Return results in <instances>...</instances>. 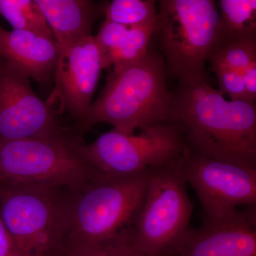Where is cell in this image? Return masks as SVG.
<instances>
[{
  "label": "cell",
  "instance_id": "obj_5",
  "mask_svg": "<svg viewBox=\"0 0 256 256\" xmlns=\"http://www.w3.org/2000/svg\"><path fill=\"white\" fill-rule=\"evenodd\" d=\"M80 134L0 142V184L78 188L100 174L88 156Z\"/></svg>",
  "mask_w": 256,
  "mask_h": 256
},
{
  "label": "cell",
  "instance_id": "obj_11",
  "mask_svg": "<svg viewBox=\"0 0 256 256\" xmlns=\"http://www.w3.org/2000/svg\"><path fill=\"white\" fill-rule=\"evenodd\" d=\"M104 60L95 36L60 47L54 70L55 88L46 102H60L58 114L67 112L78 122L92 104Z\"/></svg>",
  "mask_w": 256,
  "mask_h": 256
},
{
  "label": "cell",
  "instance_id": "obj_2",
  "mask_svg": "<svg viewBox=\"0 0 256 256\" xmlns=\"http://www.w3.org/2000/svg\"><path fill=\"white\" fill-rule=\"evenodd\" d=\"M170 92L164 58L149 48L141 60L114 68L104 90L76 124L79 132L108 124L124 134H133L169 122Z\"/></svg>",
  "mask_w": 256,
  "mask_h": 256
},
{
  "label": "cell",
  "instance_id": "obj_17",
  "mask_svg": "<svg viewBox=\"0 0 256 256\" xmlns=\"http://www.w3.org/2000/svg\"><path fill=\"white\" fill-rule=\"evenodd\" d=\"M156 22V20L148 24L129 28L119 46L106 57V68H118L142 58L149 50Z\"/></svg>",
  "mask_w": 256,
  "mask_h": 256
},
{
  "label": "cell",
  "instance_id": "obj_8",
  "mask_svg": "<svg viewBox=\"0 0 256 256\" xmlns=\"http://www.w3.org/2000/svg\"><path fill=\"white\" fill-rule=\"evenodd\" d=\"M181 132L170 122L156 124L139 134L112 129L86 146L92 165L104 174L134 175L165 166L186 148Z\"/></svg>",
  "mask_w": 256,
  "mask_h": 256
},
{
  "label": "cell",
  "instance_id": "obj_21",
  "mask_svg": "<svg viewBox=\"0 0 256 256\" xmlns=\"http://www.w3.org/2000/svg\"><path fill=\"white\" fill-rule=\"evenodd\" d=\"M218 79L220 92L226 94L232 100H249L242 72L234 69L225 68H212Z\"/></svg>",
  "mask_w": 256,
  "mask_h": 256
},
{
  "label": "cell",
  "instance_id": "obj_23",
  "mask_svg": "<svg viewBox=\"0 0 256 256\" xmlns=\"http://www.w3.org/2000/svg\"><path fill=\"white\" fill-rule=\"evenodd\" d=\"M0 256H23L0 216Z\"/></svg>",
  "mask_w": 256,
  "mask_h": 256
},
{
  "label": "cell",
  "instance_id": "obj_3",
  "mask_svg": "<svg viewBox=\"0 0 256 256\" xmlns=\"http://www.w3.org/2000/svg\"><path fill=\"white\" fill-rule=\"evenodd\" d=\"M151 172L126 176L100 173L78 188H70L65 250L131 240Z\"/></svg>",
  "mask_w": 256,
  "mask_h": 256
},
{
  "label": "cell",
  "instance_id": "obj_20",
  "mask_svg": "<svg viewBox=\"0 0 256 256\" xmlns=\"http://www.w3.org/2000/svg\"><path fill=\"white\" fill-rule=\"evenodd\" d=\"M62 256H143L133 248L130 239L106 244H89L68 248Z\"/></svg>",
  "mask_w": 256,
  "mask_h": 256
},
{
  "label": "cell",
  "instance_id": "obj_19",
  "mask_svg": "<svg viewBox=\"0 0 256 256\" xmlns=\"http://www.w3.org/2000/svg\"><path fill=\"white\" fill-rule=\"evenodd\" d=\"M208 60L212 68H230L242 72L256 62V38L238 40L216 47Z\"/></svg>",
  "mask_w": 256,
  "mask_h": 256
},
{
  "label": "cell",
  "instance_id": "obj_22",
  "mask_svg": "<svg viewBox=\"0 0 256 256\" xmlns=\"http://www.w3.org/2000/svg\"><path fill=\"white\" fill-rule=\"evenodd\" d=\"M128 30L129 28L124 25L108 20L101 25L95 40L102 54L104 68H106V57L119 46L127 34Z\"/></svg>",
  "mask_w": 256,
  "mask_h": 256
},
{
  "label": "cell",
  "instance_id": "obj_9",
  "mask_svg": "<svg viewBox=\"0 0 256 256\" xmlns=\"http://www.w3.org/2000/svg\"><path fill=\"white\" fill-rule=\"evenodd\" d=\"M178 160L201 202L203 220H220L238 206L256 205V170L200 156L186 146Z\"/></svg>",
  "mask_w": 256,
  "mask_h": 256
},
{
  "label": "cell",
  "instance_id": "obj_4",
  "mask_svg": "<svg viewBox=\"0 0 256 256\" xmlns=\"http://www.w3.org/2000/svg\"><path fill=\"white\" fill-rule=\"evenodd\" d=\"M154 35L166 78L178 84L208 80L206 60L220 45V14L212 0H160Z\"/></svg>",
  "mask_w": 256,
  "mask_h": 256
},
{
  "label": "cell",
  "instance_id": "obj_7",
  "mask_svg": "<svg viewBox=\"0 0 256 256\" xmlns=\"http://www.w3.org/2000/svg\"><path fill=\"white\" fill-rule=\"evenodd\" d=\"M178 159L152 170L131 238L143 256H171L190 227L194 204Z\"/></svg>",
  "mask_w": 256,
  "mask_h": 256
},
{
  "label": "cell",
  "instance_id": "obj_16",
  "mask_svg": "<svg viewBox=\"0 0 256 256\" xmlns=\"http://www.w3.org/2000/svg\"><path fill=\"white\" fill-rule=\"evenodd\" d=\"M0 14L12 25L13 30H25L54 38L35 0H0Z\"/></svg>",
  "mask_w": 256,
  "mask_h": 256
},
{
  "label": "cell",
  "instance_id": "obj_1",
  "mask_svg": "<svg viewBox=\"0 0 256 256\" xmlns=\"http://www.w3.org/2000/svg\"><path fill=\"white\" fill-rule=\"evenodd\" d=\"M169 122L200 156L256 170V104L226 100L208 80L170 92Z\"/></svg>",
  "mask_w": 256,
  "mask_h": 256
},
{
  "label": "cell",
  "instance_id": "obj_14",
  "mask_svg": "<svg viewBox=\"0 0 256 256\" xmlns=\"http://www.w3.org/2000/svg\"><path fill=\"white\" fill-rule=\"evenodd\" d=\"M55 41L63 47L92 36L100 8L89 0H35Z\"/></svg>",
  "mask_w": 256,
  "mask_h": 256
},
{
  "label": "cell",
  "instance_id": "obj_12",
  "mask_svg": "<svg viewBox=\"0 0 256 256\" xmlns=\"http://www.w3.org/2000/svg\"><path fill=\"white\" fill-rule=\"evenodd\" d=\"M171 256H256V205L190 227Z\"/></svg>",
  "mask_w": 256,
  "mask_h": 256
},
{
  "label": "cell",
  "instance_id": "obj_6",
  "mask_svg": "<svg viewBox=\"0 0 256 256\" xmlns=\"http://www.w3.org/2000/svg\"><path fill=\"white\" fill-rule=\"evenodd\" d=\"M70 188L0 184V216L23 256H62Z\"/></svg>",
  "mask_w": 256,
  "mask_h": 256
},
{
  "label": "cell",
  "instance_id": "obj_24",
  "mask_svg": "<svg viewBox=\"0 0 256 256\" xmlns=\"http://www.w3.org/2000/svg\"><path fill=\"white\" fill-rule=\"evenodd\" d=\"M242 78L249 100L256 104V62L252 64L242 72Z\"/></svg>",
  "mask_w": 256,
  "mask_h": 256
},
{
  "label": "cell",
  "instance_id": "obj_15",
  "mask_svg": "<svg viewBox=\"0 0 256 256\" xmlns=\"http://www.w3.org/2000/svg\"><path fill=\"white\" fill-rule=\"evenodd\" d=\"M220 5L222 37L218 46L256 38V0H220Z\"/></svg>",
  "mask_w": 256,
  "mask_h": 256
},
{
  "label": "cell",
  "instance_id": "obj_10",
  "mask_svg": "<svg viewBox=\"0 0 256 256\" xmlns=\"http://www.w3.org/2000/svg\"><path fill=\"white\" fill-rule=\"evenodd\" d=\"M24 70L0 58V142L46 138L66 131L52 108L34 92Z\"/></svg>",
  "mask_w": 256,
  "mask_h": 256
},
{
  "label": "cell",
  "instance_id": "obj_18",
  "mask_svg": "<svg viewBox=\"0 0 256 256\" xmlns=\"http://www.w3.org/2000/svg\"><path fill=\"white\" fill-rule=\"evenodd\" d=\"M102 10L106 20L128 28L148 24L158 15L154 0H114Z\"/></svg>",
  "mask_w": 256,
  "mask_h": 256
},
{
  "label": "cell",
  "instance_id": "obj_13",
  "mask_svg": "<svg viewBox=\"0 0 256 256\" xmlns=\"http://www.w3.org/2000/svg\"><path fill=\"white\" fill-rule=\"evenodd\" d=\"M60 53V46L52 37L25 30L8 31L0 26V58L40 84L50 82Z\"/></svg>",
  "mask_w": 256,
  "mask_h": 256
}]
</instances>
